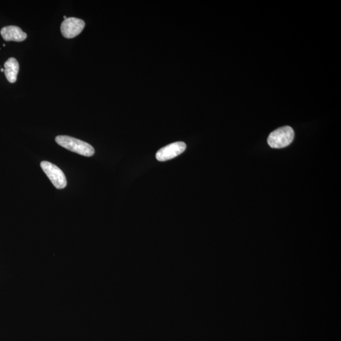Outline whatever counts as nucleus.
Segmentation results:
<instances>
[{
    "label": "nucleus",
    "instance_id": "f257e3e1",
    "mask_svg": "<svg viewBox=\"0 0 341 341\" xmlns=\"http://www.w3.org/2000/svg\"><path fill=\"white\" fill-rule=\"evenodd\" d=\"M55 141L60 146L67 148L71 152L86 157H91L95 153L94 148L82 140L67 136H59L55 138Z\"/></svg>",
    "mask_w": 341,
    "mask_h": 341
},
{
    "label": "nucleus",
    "instance_id": "f03ea898",
    "mask_svg": "<svg viewBox=\"0 0 341 341\" xmlns=\"http://www.w3.org/2000/svg\"><path fill=\"white\" fill-rule=\"evenodd\" d=\"M295 138V131L291 126H285L276 129L269 135L268 142L269 146L274 148H281L288 146Z\"/></svg>",
    "mask_w": 341,
    "mask_h": 341
},
{
    "label": "nucleus",
    "instance_id": "7ed1b4c3",
    "mask_svg": "<svg viewBox=\"0 0 341 341\" xmlns=\"http://www.w3.org/2000/svg\"><path fill=\"white\" fill-rule=\"evenodd\" d=\"M41 167L57 189L65 188L67 184V178L59 167L48 161H43Z\"/></svg>",
    "mask_w": 341,
    "mask_h": 341
},
{
    "label": "nucleus",
    "instance_id": "20e7f679",
    "mask_svg": "<svg viewBox=\"0 0 341 341\" xmlns=\"http://www.w3.org/2000/svg\"><path fill=\"white\" fill-rule=\"evenodd\" d=\"M85 26V22L82 19L75 17L67 18L61 25L62 34L65 38L71 39L81 34Z\"/></svg>",
    "mask_w": 341,
    "mask_h": 341
},
{
    "label": "nucleus",
    "instance_id": "39448f33",
    "mask_svg": "<svg viewBox=\"0 0 341 341\" xmlns=\"http://www.w3.org/2000/svg\"><path fill=\"white\" fill-rule=\"evenodd\" d=\"M186 148V145L183 142L173 143L159 150L156 154V159L159 161L170 160L182 154Z\"/></svg>",
    "mask_w": 341,
    "mask_h": 341
},
{
    "label": "nucleus",
    "instance_id": "423d86ee",
    "mask_svg": "<svg viewBox=\"0 0 341 341\" xmlns=\"http://www.w3.org/2000/svg\"><path fill=\"white\" fill-rule=\"evenodd\" d=\"M1 35L5 41H15V42H22L26 40L27 37L26 32H23L20 27L15 26L3 27L1 30Z\"/></svg>",
    "mask_w": 341,
    "mask_h": 341
},
{
    "label": "nucleus",
    "instance_id": "0eeeda50",
    "mask_svg": "<svg viewBox=\"0 0 341 341\" xmlns=\"http://www.w3.org/2000/svg\"><path fill=\"white\" fill-rule=\"evenodd\" d=\"M4 73L8 81L10 83H15L17 79L19 71V64L14 58H10L4 64Z\"/></svg>",
    "mask_w": 341,
    "mask_h": 341
},
{
    "label": "nucleus",
    "instance_id": "6e6552de",
    "mask_svg": "<svg viewBox=\"0 0 341 341\" xmlns=\"http://www.w3.org/2000/svg\"><path fill=\"white\" fill-rule=\"evenodd\" d=\"M4 70H5L4 69V68H1V69H0V71H1L2 72H3V71H4Z\"/></svg>",
    "mask_w": 341,
    "mask_h": 341
},
{
    "label": "nucleus",
    "instance_id": "1a4fd4ad",
    "mask_svg": "<svg viewBox=\"0 0 341 341\" xmlns=\"http://www.w3.org/2000/svg\"><path fill=\"white\" fill-rule=\"evenodd\" d=\"M63 18H64L65 20V19H67V16H63Z\"/></svg>",
    "mask_w": 341,
    "mask_h": 341
}]
</instances>
